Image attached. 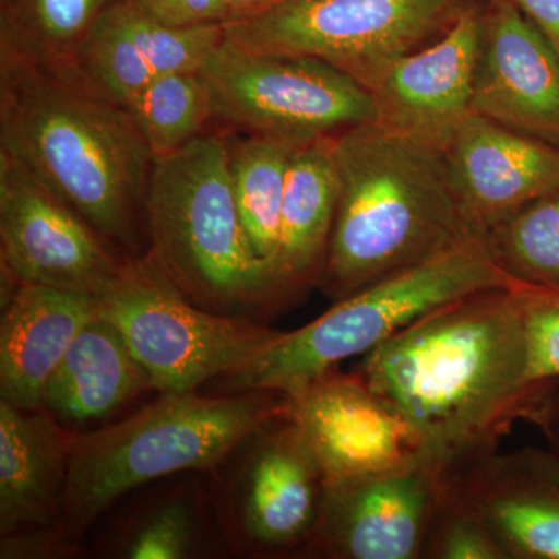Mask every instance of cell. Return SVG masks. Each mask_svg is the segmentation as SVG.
I'll return each instance as SVG.
<instances>
[{"mask_svg": "<svg viewBox=\"0 0 559 559\" xmlns=\"http://www.w3.org/2000/svg\"><path fill=\"white\" fill-rule=\"evenodd\" d=\"M358 373L448 474L498 451L520 419L550 429L555 415V384L533 373L514 286L480 290L423 316L364 356Z\"/></svg>", "mask_w": 559, "mask_h": 559, "instance_id": "obj_1", "label": "cell"}, {"mask_svg": "<svg viewBox=\"0 0 559 559\" xmlns=\"http://www.w3.org/2000/svg\"><path fill=\"white\" fill-rule=\"evenodd\" d=\"M340 204L320 289L347 299L473 238L444 151L380 123L333 138Z\"/></svg>", "mask_w": 559, "mask_h": 559, "instance_id": "obj_2", "label": "cell"}, {"mask_svg": "<svg viewBox=\"0 0 559 559\" xmlns=\"http://www.w3.org/2000/svg\"><path fill=\"white\" fill-rule=\"evenodd\" d=\"M0 150L109 245L134 248L154 157L121 106L35 66L0 60Z\"/></svg>", "mask_w": 559, "mask_h": 559, "instance_id": "obj_3", "label": "cell"}, {"mask_svg": "<svg viewBox=\"0 0 559 559\" xmlns=\"http://www.w3.org/2000/svg\"><path fill=\"white\" fill-rule=\"evenodd\" d=\"M145 215L146 257L198 307L250 319L290 304L242 227L227 132H204L154 160Z\"/></svg>", "mask_w": 559, "mask_h": 559, "instance_id": "obj_4", "label": "cell"}, {"mask_svg": "<svg viewBox=\"0 0 559 559\" xmlns=\"http://www.w3.org/2000/svg\"><path fill=\"white\" fill-rule=\"evenodd\" d=\"M293 400L277 390L231 396L162 393L131 418L75 433L70 450L64 513L81 532L131 489L189 469L216 465L280 419Z\"/></svg>", "mask_w": 559, "mask_h": 559, "instance_id": "obj_5", "label": "cell"}, {"mask_svg": "<svg viewBox=\"0 0 559 559\" xmlns=\"http://www.w3.org/2000/svg\"><path fill=\"white\" fill-rule=\"evenodd\" d=\"M511 286L489 257L484 238H468L334 301L299 330L282 331L246 369L221 380L231 393L277 390L294 399L344 360L369 355L423 316L471 294Z\"/></svg>", "mask_w": 559, "mask_h": 559, "instance_id": "obj_6", "label": "cell"}, {"mask_svg": "<svg viewBox=\"0 0 559 559\" xmlns=\"http://www.w3.org/2000/svg\"><path fill=\"white\" fill-rule=\"evenodd\" d=\"M476 0H285L223 25L255 53L293 55L341 70L370 92L401 58L451 27Z\"/></svg>", "mask_w": 559, "mask_h": 559, "instance_id": "obj_7", "label": "cell"}, {"mask_svg": "<svg viewBox=\"0 0 559 559\" xmlns=\"http://www.w3.org/2000/svg\"><path fill=\"white\" fill-rule=\"evenodd\" d=\"M97 300L160 393L194 392L213 378L237 373L282 333L198 307L146 255L128 257Z\"/></svg>", "mask_w": 559, "mask_h": 559, "instance_id": "obj_8", "label": "cell"}, {"mask_svg": "<svg viewBox=\"0 0 559 559\" xmlns=\"http://www.w3.org/2000/svg\"><path fill=\"white\" fill-rule=\"evenodd\" d=\"M213 120L299 146L378 120L373 95L325 62L255 53L226 38L200 69Z\"/></svg>", "mask_w": 559, "mask_h": 559, "instance_id": "obj_9", "label": "cell"}, {"mask_svg": "<svg viewBox=\"0 0 559 559\" xmlns=\"http://www.w3.org/2000/svg\"><path fill=\"white\" fill-rule=\"evenodd\" d=\"M0 255L17 283L102 296L128 259L75 209L0 150Z\"/></svg>", "mask_w": 559, "mask_h": 559, "instance_id": "obj_10", "label": "cell"}, {"mask_svg": "<svg viewBox=\"0 0 559 559\" xmlns=\"http://www.w3.org/2000/svg\"><path fill=\"white\" fill-rule=\"evenodd\" d=\"M448 473L428 455L325 485L307 554L333 559H421Z\"/></svg>", "mask_w": 559, "mask_h": 559, "instance_id": "obj_11", "label": "cell"}, {"mask_svg": "<svg viewBox=\"0 0 559 559\" xmlns=\"http://www.w3.org/2000/svg\"><path fill=\"white\" fill-rule=\"evenodd\" d=\"M290 400V415L318 460L325 485L426 455L409 423L358 371L342 373L337 367Z\"/></svg>", "mask_w": 559, "mask_h": 559, "instance_id": "obj_12", "label": "cell"}, {"mask_svg": "<svg viewBox=\"0 0 559 559\" xmlns=\"http://www.w3.org/2000/svg\"><path fill=\"white\" fill-rule=\"evenodd\" d=\"M471 110L559 148V53L511 0H484Z\"/></svg>", "mask_w": 559, "mask_h": 559, "instance_id": "obj_13", "label": "cell"}, {"mask_svg": "<svg viewBox=\"0 0 559 559\" xmlns=\"http://www.w3.org/2000/svg\"><path fill=\"white\" fill-rule=\"evenodd\" d=\"M481 5L476 0L447 32L401 58L371 91L381 127L447 151L473 100Z\"/></svg>", "mask_w": 559, "mask_h": 559, "instance_id": "obj_14", "label": "cell"}, {"mask_svg": "<svg viewBox=\"0 0 559 559\" xmlns=\"http://www.w3.org/2000/svg\"><path fill=\"white\" fill-rule=\"evenodd\" d=\"M460 215L473 237L559 186V148L471 112L444 151Z\"/></svg>", "mask_w": 559, "mask_h": 559, "instance_id": "obj_15", "label": "cell"}, {"mask_svg": "<svg viewBox=\"0 0 559 559\" xmlns=\"http://www.w3.org/2000/svg\"><path fill=\"white\" fill-rule=\"evenodd\" d=\"M223 39V25L168 27L114 0L81 43L68 80L123 106L165 73L200 70Z\"/></svg>", "mask_w": 559, "mask_h": 559, "instance_id": "obj_16", "label": "cell"}, {"mask_svg": "<svg viewBox=\"0 0 559 559\" xmlns=\"http://www.w3.org/2000/svg\"><path fill=\"white\" fill-rule=\"evenodd\" d=\"M509 559H559V455L491 452L451 474Z\"/></svg>", "mask_w": 559, "mask_h": 559, "instance_id": "obj_17", "label": "cell"}, {"mask_svg": "<svg viewBox=\"0 0 559 559\" xmlns=\"http://www.w3.org/2000/svg\"><path fill=\"white\" fill-rule=\"evenodd\" d=\"M250 454L240 503L246 536L264 549H307L325 477L293 415L260 432Z\"/></svg>", "mask_w": 559, "mask_h": 559, "instance_id": "obj_18", "label": "cell"}, {"mask_svg": "<svg viewBox=\"0 0 559 559\" xmlns=\"http://www.w3.org/2000/svg\"><path fill=\"white\" fill-rule=\"evenodd\" d=\"M98 312L90 294L17 283L0 323V395L20 409L43 407L50 374Z\"/></svg>", "mask_w": 559, "mask_h": 559, "instance_id": "obj_19", "label": "cell"}, {"mask_svg": "<svg viewBox=\"0 0 559 559\" xmlns=\"http://www.w3.org/2000/svg\"><path fill=\"white\" fill-rule=\"evenodd\" d=\"M75 432L49 411L0 401V533L2 538L49 528L64 513Z\"/></svg>", "mask_w": 559, "mask_h": 559, "instance_id": "obj_20", "label": "cell"}, {"mask_svg": "<svg viewBox=\"0 0 559 559\" xmlns=\"http://www.w3.org/2000/svg\"><path fill=\"white\" fill-rule=\"evenodd\" d=\"M340 204L333 138L294 148L280 226V280L289 299L318 286Z\"/></svg>", "mask_w": 559, "mask_h": 559, "instance_id": "obj_21", "label": "cell"}, {"mask_svg": "<svg viewBox=\"0 0 559 559\" xmlns=\"http://www.w3.org/2000/svg\"><path fill=\"white\" fill-rule=\"evenodd\" d=\"M148 389V373L116 325L98 311L50 374L43 407L55 418L84 423L105 417Z\"/></svg>", "mask_w": 559, "mask_h": 559, "instance_id": "obj_22", "label": "cell"}, {"mask_svg": "<svg viewBox=\"0 0 559 559\" xmlns=\"http://www.w3.org/2000/svg\"><path fill=\"white\" fill-rule=\"evenodd\" d=\"M114 0H0V60L69 79L76 51Z\"/></svg>", "mask_w": 559, "mask_h": 559, "instance_id": "obj_23", "label": "cell"}, {"mask_svg": "<svg viewBox=\"0 0 559 559\" xmlns=\"http://www.w3.org/2000/svg\"><path fill=\"white\" fill-rule=\"evenodd\" d=\"M227 143L231 191L242 227L253 252L288 296L278 272L280 226L286 173L296 146L240 132H227Z\"/></svg>", "mask_w": 559, "mask_h": 559, "instance_id": "obj_24", "label": "cell"}, {"mask_svg": "<svg viewBox=\"0 0 559 559\" xmlns=\"http://www.w3.org/2000/svg\"><path fill=\"white\" fill-rule=\"evenodd\" d=\"M481 238L511 285L559 290V186L500 221Z\"/></svg>", "mask_w": 559, "mask_h": 559, "instance_id": "obj_25", "label": "cell"}, {"mask_svg": "<svg viewBox=\"0 0 559 559\" xmlns=\"http://www.w3.org/2000/svg\"><path fill=\"white\" fill-rule=\"evenodd\" d=\"M121 108L145 140L154 160L189 145L213 120L212 97L200 70L165 73Z\"/></svg>", "mask_w": 559, "mask_h": 559, "instance_id": "obj_26", "label": "cell"}, {"mask_svg": "<svg viewBox=\"0 0 559 559\" xmlns=\"http://www.w3.org/2000/svg\"><path fill=\"white\" fill-rule=\"evenodd\" d=\"M421 559H509L502 544L448 474L430 518Z\"/></svg>", "mask_w": 559, "mask_h": 559, "instance_id": "obj_27", "label": "cell"}, {"mask_svg": "<svg viewBox=\"0 0 559 559\" xmlns=\"http://www.w3.org/2000/svg\"><path fill=\"white\" fill-rule=\"evenodd\" d=\"M520 297L536 380L543 384L559 381V290L514 286Z\"/></svg>", "mask_w": 559, "mask_h": 559, "instance_id": "obj_28", "label": "cell"}, {"mask_svg": "<svg viewBox=\"0 0 559 559\" xmlns=\"http://www.w3.org/2000/svg\"><path fill=\"white\" fill-rule=\"evenodd\" d=\"M191 549V521L179 503L157 510L140 525L127 547L131 559H179Z\"/></svg>", "mask_w": 559, "mask_h": 559, "instance_id": "obj_29", "label": "cell"}, {"mask_svg": "<svg viewBox=\"0 0 559 559\" xmlns=\"http://www.w3.org/2000/svg\"><path fill=\"white\" fill-rule=\"evenodd\" d=\"M140 13L175 28L226 25L230 11L226 0H127Z\"/></svg>", "mask_w": 559, "mask_h": 559, "instance_id": "obj_30", "label": "cell"}, {"mask_svg": "<svg viewBox=\"0 0 559 559\" xmlns=\"http://www.w3.org/2000/svg\"><path fill=\"white\" fill-rule=\"evenodd\" d=\"M511 2L547 36L559 53V0H511Z\"/></svg>", "mask_w": 559, "mask_h": 559, "instance_id": "obj_31", "label": "cell"}, {"mask_svg": "<svg viewBox=\"0 0 559 559\" xmlns=\"http://www.w3.org/2000/svg\"><path fill=\"white\" fill-rule=\"evenodd\" d=\"M282 2H285V0H226L230 11L229 22L257 16V14L263 13V11L274 9L275 5Z\"/></svg>", "mask_w": 559, "mask_h": 559, "instance_id": "obj_32", "label": "cell"}]
</instances>
